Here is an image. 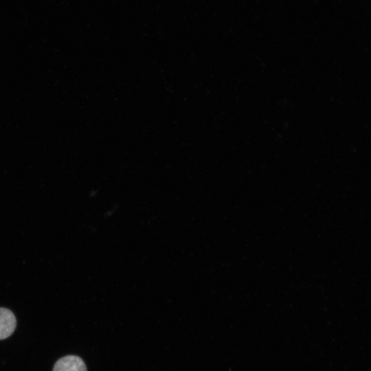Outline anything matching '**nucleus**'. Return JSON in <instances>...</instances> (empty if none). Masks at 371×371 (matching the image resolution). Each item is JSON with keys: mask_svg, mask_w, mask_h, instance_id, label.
<instances>
[{"mask_svg": "<svg viewBox=\"0 0 371 371\" xmlns=\"http://www.w3.org/2000/svg\"><path fill=\"white\" fill-rule=\"evenodd\" d=\"M53 371H87L84 361L76 355H67L54 364Z\"/></svg>", "mask_w": 371, "mask_h": 371, "instance_id": "f257e3e1", "label": "nucleus"}, {"mask_svg": "<svg viewBox=\"0 0 371 371\" xmlns=\"http://www.w3.org/2000/svg\"><path fill=\"white\" fill-rule=\"evenodd\" d=\"M16 326V319L8 308L0 307V340L9 337Z\"/></svg>", "mask_w": 371, "mask_h": 371, "instance_id": "f03ea898", "label": "nucleus"}]
</instances>
